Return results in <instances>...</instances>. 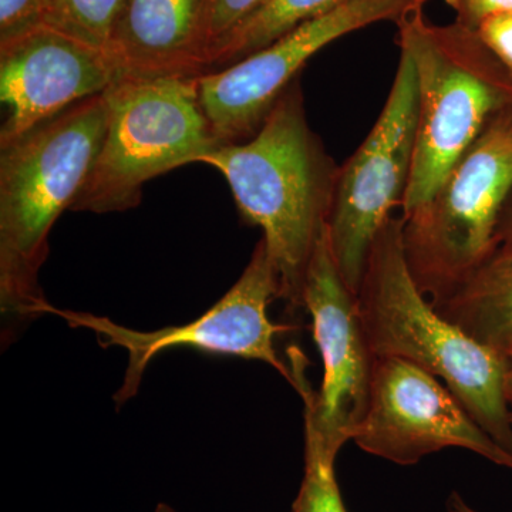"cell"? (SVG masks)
Instances as JSON below:
<instances>
[{"label": "cell", "instance_id": "d4e9b609", "mask_svg": "<svg viewBox=\"0 0 512 512\" xmlns=\"http://www.w3.org/2000/svg\"><path fill=\"white\" fill-rule=\"evenodd\" d=\"M154 512H177L171 505L160 503L157 505L156 511Z\"/></svg>", "mask_w": 512, "mask_h": 512}, {"label": "cell", "instance_id": "9a60e30c", "mask_svg": "<svg viewBox=\"0 0 512 512\" xmlns=\"http://www.w3.org/2000/svg\"><path fill=\"white\" fill-rule=\"evenodd\" d=\"M342 2L345 0H266L212 53L207 72L225 69L254 55Z\"/></svg>", "mask_w": 512, "mask_h": 512}, {"label": "cell", "instance_id": "2e32d148", "mask_svg": "<svg viewBox=\"0 0 512 512\" xmlns=\"http://www.w3.org/2000/svg\"><path fill=\"white\" fill-rule=\"evenodd\" d=\"M126 0H49L45 26L99 49L109 50Z\"/></svg>", "mask_w": 512, "mask_h": 512}, {"label": "cell", "instance_id": "ac0fdd59", "mask_svg": "<svg viewBox=\"0 0 512 512\" xmlns=\"http://www.w3.org/2000/svg\"><path fill=\"white\" fill-rule=\"evenodd\" d=\"M265 2L266 0H210L207 25V70L212 53L231 35L232 30L237 29Z\"/></svg>", "mask_w": 512, "mask_h": 512}, {"label": "cell", "instance_id": "484cf974", "mask_svg": "<svg viewBox=\"0 0 512 512\" xmlns=\"http://www.w3.org/2000/svg\"><path fill=\"white\" fill-rule=\"evenodd\" d=\"M511 420H512V412H511Z\"/></svg>", "mask_w": 512, "mask_h": 512}, {"label": "cell", "instance_id": "603a6c76", "mask_svg": "<svg viewBox=\"0 0 512 512\" xmlns=\"http://www.w3.org/2000/svg\"><path fill=\"white\" fill-rule=\"evenodd\" d=\"M447 507L450 512H481L471 507V505H468L466 501L463 500V497L457 493L450 495L447 501Z\"/></svg>", "mask_w": 512, "mask_h": 512}, {"label": "cell", "instance_id": "cb8c5ba5", "mask_svg": "<svg viewBox=\"0 0 512 512\" xmlns=\"http://www.w3.org/2000/svg\"><path fill=\"white\" fill-rule=\"evenodd\" d=\"M504 394L508 407L512 412V352L507 356V369H505L504 377Z\"/></svg>", "mask_w": 512, "mask_h": 512}, {"label": "cell", "instance_id": "7a4b0ae2", "mask_svg": "<svg viewBox=\"0 0 512 512\" xmlns=\"http://www.w3.org/2000/svg\"><path fill=\"white\" fill-rule=\"evenodd\" d=\"M104 94L74 104L9 143L0 144V312L9 345L47 303L39 274L49 234L72 210L103 146Z\"/></svg>", "mask_w": 512, "mask_h": 512}, {"label": "cell", "instance_id": "44dd1931", "mask_svg": "<svg viewBox=\"0 0 512 512\" xmlns=\"http://www.w3.org/2000/svg\"><path fill=\"white\" fill-rule=\"evenodd\" d=\"M456 13V22L476 30L483 20L512 13V0H446Z\"/></svg>", "mask_w": 512, "mask_h": 512}, {"label": "cell", "instance_id": "7402d4cb", "mask_svg": "<svg viewBox=\"0 0 512 512\" xmlns=\"http://www.w3.org/2000/svg\"><path fill=\"white\" fill-rule=\"evenodd\" d=\"M495 251H512V192L505 204L503 214H501L500 224H498Z\"/></svg>", "mask_w": 512, "mask_h": 512}, {"label": "cell", "instance_id": "d6986e66", "mask_svg": "<svg viewBox=\"0 0 512 512\" xmlns=\"http://www.w3.org/2000/svg\"><path fill=\"white\" fill-rule=\"evenodd\" d=\"M49 0H0V43L45 25Z\"/></svg>", "mask_w": 512, "mask_h": 512}, {"label": "cell", "instance_id": "8fae6325", "mask_svg": "<svg viewBox=\"0 0 512 512\" xmlns=\"http://www.w3.org/2000/svg\"><path fill=\"white\" fill-rule=\"evenodd\" d=\"M372 456L400 466L457 447L511 468L498 446L439 377L399 357H376L367 412L353 437Z\"/></svg>", "mask_w": 512, "mask_h": 512}, {"label": "cell", "instance_id": "7c38bea8", "mask_svg": "<svg viewBox=\"0 0 512 512\" xmlns=\"http://www.w3.org/2000/svg\"><path fill=\"white\" fill-rule=\"evenodd\" d=\"M123 79V69L109 50L49 26L0 43V99L8 110L0 144L106 93Z\"/></svg>", "mask_w": 512, "mask_h": 512}, {"label": "cell", "instance_id": "30bf717a", "mask_svg": "<svg viewBox=\"0 0 512 512\" xmlns=\"http://www.w3.org/2000/svg\"><path fill=\"white\" fill-rule=\"evenodd\" d=\"M427 0H345L272 45L221 70L198 76L205 117L221 146L254 136L316 53L375 23L397 22Z\"/></svg>", "mask_w": 512, "mask_h": 512}, {"label": "cell", "instance_id": "6da1fadb", "mask_svg": "<svg viewBox=\"0 0 512 512\" xmlns=\"http://www.w3.org/2000/svg\"><path fill=\"white\" fill-rule=\"evenodd\" d=\"M224 175L242 218L264 232L279 298L303 308L306 272L328 228L339 167L309 126L296 79L245 143L218 146L201 158Z\"/></svg>", "mask_w": 512, "mask_h": 512}, {"label": "cell", "instance_id": "8992f818", "mask_svg": "<svg viewBox=\"0 0 512 512\" xmlns=\"http://www.w3.org/2000/svg\"><path fill=\"white\" fill-rule=\"evenodd\" d=\"M511 192L512 106L495 114L430 200L402 217L407 265L430 302L494 254Z\"/></svg>", "mask_w": 512, "mask_h": 512}, {"label": "cell", "instance_id": "52a82bcc", "mask_svg": "<svg viewBox=\"0 0 512 512\" xmlns=\"http://www.w3.org/2000/svg\"><path fill=\"white\" fill-rule=\"evenodd\" d=\"M276 298H279L278 275L264 239H261L235 285L204 315L185 325L141 332L104 316L57 309L49 302L43 308V315L59 316L72 328L92 330L101 348L117 346L126 350L127 370L114 396V402L120 407L136 396L151 360L174 348L259 360L274 367L293 384L291 367L279 359L274 346L276 336L291 332L293 328L278 325L268 316L269 305Z\"/></svg>", "mask_w": 512, "mask_h": 512}, {"label": "cell", "instance_id": "5b68a950", "mask_svg": "<svg viewBox=\"0 0 512 512\" xmlns=\"http://www.w3.org/2000/svg\"><path fill=\"white\" fill-rule=\"evenodd\" d=\"M104 96L106 136L72 211L137 207L148 181L221 146L201 107L198 76L127 77Z\"/></svg>", "mask_w": 512, "mask_h": 512}, {"label": "cell", "instance_id": "3957f363", "mask_svg": "<svg viewBox=\"0 0 512 512\" xmlns=\"http://www.w3.org/2000/svg\"><path fill=\"white\" fill-rule=\"evenodd\" d=\"M356 296L373 355L399 357L439 377L512 456L507 357L444 319L420 292L404 255L402 217L389 218L377 235Z\"/></svg>", "mask_w": 512, "mask_h": 512}, {"label": "cell", "instance_id": "e0dca14e", "mask_svg": "<svg viewBox=\"0 0 512 512\" xmlns=\"http://www.w3.org/2000/svg\"><path fill=\"white\" fill-rule=\"evenodd\" d=\"M336 457L305 426V474L292 512H348L336 481Z\"/></svg>", "mask_w": 512, "mask_h": 512}, {"label": "cell", "instance_id": "9c48e42d", "mask_svg": "<svg viewBox=\"0 0 512 512\" xmlns=\"http://www.w3.org/2000/svg\"><path fill=\"white\" fill-rule=\"evenodd\" d=\"M303 309L311 315L312 333L323 363L319 392L306 377L301 350L289 349L292 386L303 400L305 426L320 443L338 456L353 440L369 406L376 356L370 348L357 296L343 281L330 248L328 228L306 272Z\"/></svg>", "mask_w": 512, "mask_h": 512}, {"label": "cell", "instance_id": "5bb4252c", "mask_svg": "<svg viewBox=\"0 0 512 512\" xmlns=\"http://www.w3.org/2000/svg\"><path fill=\"white\" fill-rule=\"evenodd\" d=\"M431 305L480 345L507 357L512 352V251H495Z\"/></svg>", "mask_w": 512, "mask_h": 512}, {"label": "cell", "instance_id": "ba28073f", "mask_svg": "<svg viewBox=\"0 0 512 512\" xmlns=\"http://www.w3.org/2000/svg\"><path fill=\"white\" fill-rule=\"evenodd\" d=\"M419 89L412 56L400 50L392 89L379 119L359 148L340 165L328 222L333 258L357 295L370 249L400 205L412 175Z\"/></svg>", "mask_w": 512, "mask_h": 512}, {"label": "cell", "instance_id": "ffe728a7", "mask_svg": "<svg viewBox=\"0 0 512 512\" xmlns=\"http://www.w3.org/2000/svg\"><path fill=\"white\" fill-rule=\"evenodd\" d=\"M476 32L484 45L500 60L512 79V13L495 15L483 20Z\"/></svg>", "mask_w": 512, "mask_h": 512}, {"label": "cell", "instance_id": "277c9868", "mask_svg": "<svg viewBox=\"0 0 512 512\" xmlns=\"http://www.w3.org/2000/svg\"><path fill=\"white\" fill-rule=\"evenodd\" d=\"M419 89L416 147L402 217L429 201L495 114L512 106V79L474 29L437 25L423 9L397 20Z\"/></svg>", "mask_w": 512, "mask_h": 512}, {"label": "cell", "instance_id": "4fadbf2b", "mask_svg": "<svg viewBox=\"0 0 512 512\" xmlns=\"http://www.w3.org/2000/svg\"><path fill=\"white\" fill-rule=\"evenodd\" d=\"M210 0H126L109 52L127 77L207 73Z\"/></svg>", "mask_w": 512, "mask_h": 512}]
</instances>
